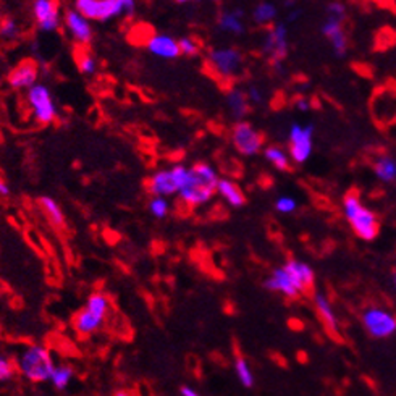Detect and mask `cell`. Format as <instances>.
Returning a JSON list of instances; mask_svg holds the SVG:
<instances>
[{
	"label": "cell",
	"instance_id": "6da1fadb",
	"mask_svg": "<svg viewBox=\"0 0 396 396\" xmlns=\"http://www.w3.org/2000/svg\"><path fill=\"white\" fill-rule=\"evenodd\" d=\"M218 180L220 178L212 165L204 162L196 164L193 168H189V181L178 191L180 198L191 208L209 203L217 193Z\"/></svg>",
	"mask_w": 396,
	"mask_h": 396
},
{
	"label": "cell",
	"instance_id": "8d00e7d4",
	"mask_svg": "<svg viewBox=\"0 0 396 396\" xmlns=\"http://www.w3.org/2000/svg\"><path fill=\"white\" fill-rule=\"evenodd\" d=\"M180 44V50L181 54H185L188 57H193V55H198L199 52V46L194 39H189V38H183L178 41Z\"/></svg>",
	"mask_w": 396,
	"mask_h": 396
},
{
	"label": "cell",
	"instance_id": "d6986e66",
	"mask_svg": "<svg viewBox=\"0 0 396 396\" xmlns=\"http://www.w3.org/2000/svg\"><path fill=\"white\" fill-rule=\"evenodd\" d=\"M314 306L319 317L322 319V322L325 327H327L328 332L332 333H338L340 330V323H338V317H336V312L333 309L332 303H330L328 298L325 296L323 293H316L314 294Z\"/></svg>",
	"mask_w": 396,
	"mask_h": 396
},
{
	"label": "cell",
	"instance_id": "e0dca14e",
	"mask_svg": "<svg viewBox=\"0 0 396 396\" xmlns=\"http://www.w3.org/2000/svg\"><path fill=\"white\" fill-rule=\"evenodd\" d=\"M283 267L289 272V275H291L293 280L296 282L301 293L306 291V289H309L312 285H314L316 274H314V269H312L309 264L298 261V259H289V261L283 265Z\"/></svg>",
	"mask_w": 396,
	"mask_h": 396
},
{
	"label": "cell",
	"instance_id": "484cf974",
	"mask_svg": "<svg viewBox=\"0 0 396 396\" xmlns=\"http://www.w3.org/2000/svg\"><path fill=\"white\" fill-rule=\"evenodd\" d=\"M279 16V9L272 2H261L256 5L252 11V20L259 26H269L277 20Z\"/></svg>",
	"mask_w": 396,
	"mask_h": 396
},
{
	"label": "cell",
	"instance_id": "9c48e42d",
	"mask_svg": "<svg viewBox=\"0 0 396 396\" xmlns=\"http://www.w3.org/2000/svg\"><path fill=\"white\" fill-rule=\"evenodd\" d=\"M28 100L38 123L47 125V123L54 122L57 115V107L54 100H52L49 87L44 85H34L31 90H28Z\"/></svg>",
	"mask_w": 396,
	"mask_h": 396
},
{
	"label": "cell",
	"instance_id": "60d3db41",
	"mask_svg": "<svg viewBox=\"0 0 396 396\" xmlns=\"http://www.w3.org/2000/svg\"><path fill=\"white\" fill-rule=\"evenodd\" d=\"M294 105H296V109L299 112H309L311 110V102L306 97H298L296 102H294Z\"/></svg>",
	"mask_w": 396,
	"mask_h": 396
},
{
	"label": "cell",
	"instance_id": "30bf717a",
	"mask_svg": "<svg viewBox=\"0 0 396 396\" xmlns=\"http://www.w3.org/2000/svg\"><path fill=\"white\" fill-rule=\"evenodd\" d=\"M76 10L87 20L107 21L123 15L120 0H76Z\"/></svg>",
	"mask_w": 396,
	"mask_h": 396
},
{
	"label": "cell",
	"instance_id": "277c9868",
	"mask_svg": "<svg viewBox=\"0 0 396 396\" xmlns=\"http://www.w3.org/2000/svg\"><path fill=\"white\" fill-rule=\"evenodd\" d=\"M314 133L316 128L309 125H298L294 123L288 133V154L293 164L303 165L309 161L314 152Z\"/></svg>",
	"mask_w": 396,
	"mask_h": 396
},
{
	"label": "cell",
	"instance_id": "83f0119b",
	"mask_svg": "<svg viewBox=\"0 0 396 396\" xmlns=\"http://www.w3.org/2000/svg\"><path fill=\"white\" fill-rule=\"evenodd\" d=\"M235 372L238 380L241 382V385L246 388H251L254 385V374L247 364V360L243 356H238L235 360Z\"/></svg>",
	"mask_w": 396,
	"mask_h": 396
},
{
	"label": "cell",
	"instance_id": "603a6c76",
	"mask_svg": "<svg viewBox=\"0 0 396 396\" xmlns=\"http://www.w3.org/2000/svg\"><path fill=\"white\" fill-rule=\"evenodd\" d=\"M243 16H245V11L241 9L223 11V14L218 16V28H220L223 33L241 36V34L245 33Z\"/></svg>",
	"mask_w": 396,
	"mask_h": 396
},
{
	"label": "cell",
	"instance_id": "836d02e7",
	"mask_svg": "<svg viewBox=\"0 0 396 396\" xmlns=\"http://www.w3.org/2000/svg\"><path fill=\"white\" fill-rule=\"evenodd\" d=\"M149 210L154 217L157 218H165L168 214V203L164 198H152L149 203Z\"/></svg>",
	"mask_w": 396,
	"mask_h": 396
},
{
	"label": "cell",
	"instance_id": "ab89813d",
	"mask_svg": "<svg viewBox=\"0 0 396 396\" xmlns=\"http://www.w3.org/2000/svg\"><path fill=\"white\" fill-rule=\"evenodd\" d=\"M122 4V10H123V15H133L134 14V0H120Z\"/></svg>",
	"mask_w": 396,
	"mask_h": 396
},
{
	"label": "cell",
	"instance_id": "7402d4cb",
	"mask_svg": "<svg viewBox=\"0 0 396 396\" xmlns=\"http://www.w3.org/2000/svg\"><path fill=\"white\" fill-rule=\"evenodd\" d=\"M227 107L230 110V115H232L235 120L243 122V118L250 112V99L246 96V91L238 90V87H233L227 94Z\"/></svg>",
	"mask_w": 396,
	"mask_h": 396
},
{
	"label": "cell",
	"instance_id": "4dcf8cb0",
	"mask_svg": "<svg viewBox=\"0 0 396 396\" xmlns=\"http://www.w3.org/2000/svg\"><path fill=\"white\" fill-rule=\"evenodd\" d=\"M76 63H78V68L82 75H94L97 70V63L94 60V57L86 54V52L80 54V57L76 58Z\"/></svg>",
	"mask_w": 396,
	"mask_h": 396
},
{
	"label": "cell",
	"instance_id": "ac0fdd59",
	"mask_svg": "<svg viewBox=\"0 0 396 396\" xmlns=\"http://www.w3.org/2000/svg\"><path fill=\"white\" fill-rule=\"evenodd\" d=\"M147 189H149V193L154 198L171 196V194L178 193V188H176V185H175L173 176H171L170 170L157 171V173L149 180V183H147Z\"/></svg>",
	"mask_w": 396,
	"mask_h": 396
},
{
	"label": "cell",
	"instance_id": "e575fe53",
	"mask_svg": "<svg viewBox=\"0 0 396 396\" xmlns=\"http://www.w3.org/2000/svg\"><path fill=\"white\" fill-rule=\"evenodd\" d=\"M170 171H171V176H173L176 188H178V191L188 185L189 170L186 167H183V165H175L173 168H170Z\"/></svg>",
	"mask_w": 396,
	"mask_h": 396
},
{
	"label": "cell",
	"instance_id": "d590c367",
	"mask_svg": "<svg viewBox=\"0 0 396 396\" xmlns=\"http://www.w3.org/2000/svg\"><path fill=\"white\" fill-rule=\"evenodd\" d=\"M325 14H327V18L345 21L346 16V7L341 2H330L325 9Z\"/></svg>",
	"mask_w": 396,
	"mask_h": 396
},
{
	"label": "cell",
	"instance_id": "8992f818",
	"mask_svg": "<svg viewBox=\"0 0 396 396\" xmlns=\"http://www.w3.org/2000/svg\"><path fill=\"white\" fill-rule=\"evenodd\" d=\"M209 67L214 70L217 76L230 80L243 72V54L235 47H218L212 49L208 55Z\"/></svg>",
	"mask_w": 396,
	"mask_h": 396
},
{
	"label": "cell",
	"instance_id": "74e56055",
	"mask_svg": "<svg viewBox=\"0 0 396 396\" xmlns=\"http://www.w3.org/2000/svg\"><path fill=\"white\" fill-rule=\"evenodd\" d=\"M246 96H247V99H250V104L259 105V104L264 102V94H262V91L259 90L256 85H252V86L247 87Z\"/></svg>",
	"mask_w": 396,
	"mask_h": 396
},
{
	"label": "cell",
	"instance_id": "5bb4252c",
	"mask_svg": "<svg viewBox=\"0 0 396 396\" xmlns=\"http://www.w3.org/2000/svg\"><path fill=\"white\" fill-rule=\"evenodd\" d=\"M65 25H67L68 33L72 34L73 39L78 44H90L92 39V28L90 20L85 18L78 10H68L65 14Z\"/></svg>",
	"mask_w": 396,
	"mask_h": 396
},
{
	"label": "cell",
	"instance_id": "b9f144b4",
	"mask_svg": "<svg viewBox=\"0 0 396 396\" xmlns=\"http://www.w3.org/2000/svg\"><path fill=\"white\" fill-rule=\"evenodd\" d=\"M301 14H303V11H301L299 9H293V10H289L288 11V15H287V25L288 23H294V21H298L299 20V16H301Z\"/></svg>",
	"mask_w": 396,
	"mask_h": 396
},
{
	"label": "cell",
	"instance_id": "1f68e13d",
	"mask_svg": "<svg viewBox=\"0 0 396 396\" xmlns=\"http://www.w3.org/2000/svg\"><path fill=\"white\" fill-rule=\"evenodd\" d=\"M20 29L14 18H4L0 21V38L4 39H15L18 36Z\"/></svg>",
	"mask_w": 396,
	"mask_h": 396
},
{
	"label": "cell",
	"instance_id": "7c38bea8",
	"mask_svg": "<svg viewBox=\"0 0 396 396\" xmlns=\"http://www.w3.org/2000/svg\"><path fill=\"white\" fill-rule=\"evenodd\" d=\"M265 288L270 289L274 293H280L287 298H298L301 294V289L298 288L296 282L293 280V277L289 275V272L283 267H277L272 272L270 277L265 280Z\"/></svg>",
	"mask_w": 396,
	"mask_h": 396
},
{
	"label": "cell",
	"instance_id": "cb8c5ba5",
	"mask_svg": "<svg viewBox=\"0 0 396 396\" xmlns=\"http://www.w3.org/2000/svg\"><path fill=\"white\" fill-rule=\"evenodd\" d=\"M372 170L378 181L390 185L396 181V159L392 156H380L372 164Z\"/></svg>",
	"mask_w": 396,
	"mask_h": 396
},
{
	"label": "cell",
	"instance_id": "44dd1931",
	"mask_svg": "<svg viewBox=\"0 0 396 396\" xmlns=\"http://www.w3.org/2000/svg\"><path fill=\"white\" fill-rule=\"evenodd\" d=\"M217 193L228 205L232 208H243L246 203V196L245 193L241 191V188L236 185L235 181L228 180V178H220L218 180L217 185Z\"/></svg>",
	"mask_w": 396,
	"mask_h": 396
},
{
	"label": "cell",
	"instance_id": "7a4b0ae2",
	"mask_svg": "<svg viewBox=\"0 0 396 396\" xmlns=\"http://www.w3.org/2000/svg\"><path fill=\"white\" fill-rule=\"evenodd\" d=\"M343 214H345L346 222L350 223L351 230L358 238L364 241H372L377 238L378 235V218L374 214V210H370L365 205L356 193L346 194L343 199Z\"/></svg>",
	"mask_w": 396,
	"mask_h": 396
},
{
	"label": "cell",
	"instance_id": "ffe728a7",
	"mask_svg": "<svg viewBox=\"0 0 396 396\" xmlns=\"http://www.w3.org/2000/svg\"><path fill=\"white\" fill-rule=\"evenodd\" d=\"M102 323H104V319H100L99 316L92 314V312L87 309V307L81 309L80 312H76V314L73 316V321H72V325H73V328L76 330V333H80L82 336L94 333L96 330L102 327Z\"/></svg>",
	"mask_w": 396,
	"mask_h": 396
},
{
	"label": "cell",
	"instance_id": "2e32d148",
	"mask_svg": "<svg viewBox=\"0 0 396 396\" xmlns=\"http://www.w3.org/2000/svg\"><path fill=\"white\" fill-rule=\"evenodd\" d=\"M9 81L15 90H31L38 85V67L33 62H23L10 73Z\"/></svg>",
	"mask_w": 396,
	"mask_h": 396
},
{
	"label": "cell",
	"instance_id": "ba28073f",
	"mask_svg": "<svg viewBox=\"0 0 396 396\" xmlns=\"http://www.w3.org/2000/svg\"><path fill=\"white\" fill-rule=\"evenodd\" d=\"M232 143L241 156H257L264 147V136L247 122H236L232 129Z\"/></svg>",
	"mask_w": 396,
	"mask_h": 396
},
{
	"label": "cell",
	"instance_id": "7dc6e473",
	"mask_svg": "<svg viewBox=\"0 0 396 396\" xmlns=\"http://www.w3.org/2000/svg\"><path fill=\"white\" fill-rule=\"evenodd\" d=\"M393 285H395V289H396V270H395V274H393Z\"/></svg>",
	"mask_w": 396,
	"mask_h": 396
},
{
	"label": "cell",
	"instance_id": "d6a6232c",
	"mask_svg": "<svg viewBox=\"0 0 396 396\" xmlns=\"http://www.w3.org/2000/svg\"><path fill=\"white\" fill-rule=\"evenodd\" d=\"M275 209L285 215L293 214L298 209V200L291 196H280L275 200Z\"/></svg>",
	"mask_w": 396,
	"mask_h": 396
},
{
	"label": "cell",
	"instance_id": "bcb514c9",
	"mask_svg": "<svg viewBox=\"0 0 396 396\" xmlns=\"http://www.w3.org/2000/svg\"><path fill=\"white\" fill-rule=\"evenodd\" d=\"M115 396H133V395L129 392H123V390H122V392H117Z\"/></svg>",
	"mask_w": 396,
	"mask_h": 396
},
{
	"label": "cell",
	"instance_id": "d4e9b609",
	"mask_svg": "<svg viewBox=\"0 0 396 396\" xmlns=\"http://www.w3.org/2000/svg\"><path fill=\"white\" fill-rule=\"evenodd\" d=\"M264 157L270 165H274L277 170L288 171L291 168V159H289L288 151L282 149L280 146H267L264 149Z\"/></svg>",
	"mask_w": 396,
	"mask_h": 396
},
{
	"label": "cell",
	"instance_id": "52a82bcc",
	"mask_svg": "<svg viewBox=\"0 0 396 396\" xmlns=\"http://www.w3.org/2000/svg\"><path fill=\"white\" fill-rule=\"evenodd\" d=\"M288 25L285 21L275 23L274 26L269 28L262 43V52L265 57L270 58V62L275 67H280L282 62L288 55Z\"/></svg>",
	"mask_w": 396,
	"mask_h": 396
},
{
	"label": "cell",
	"instance_id": "4316f807",
	"mask_svg": "<svg viewBox=\"0 0 396 396\" xmlns=\"http://www.w3.org/2000/svg\"><path fill=\"white\" fill-rule=\"evenodd\" d=\"M39 204L41 208H43L44 214L49 218L50 223L57 228H63L65 227V217H63V212L60 209V205H58L54 199L49 198V196H43L39 199Z\"/></svg>",
	"mask_w": 396,
	"mask_h": 396
},
{
	"label": "cell",
	"instance_id": "9a60e30c",
	"mask_svg": "<svg viewBox=\"0 0 396 396\" xmlns=\"http://www.w3.org/2000/svg\"><path fill=\"white\" fill-rule=\"evenodd\" d=\"M322 34L328 39L330 46L335 52L336 57H345L348 52V38L345 29H343V21L325 18L322 23Z\"/></svg>",
	"mask_w": 396,
	"mask_h": 396
},
{
	"label": "cell",
	"instance_id": "7bdbcfd3",
	"mask_svg": "<svg viewBox=\"0 0 396 396\" xmlns=\"http://www.w3.org/2000/svg\"><path fill=\"white\" fill-rule=\"evenodd\" d=\"M180 393H181V396H200V395L196 392V390H193V388H189V387H181Z\"/></svg>",
	"mask_w": 396,
	"mask_h": 396
},
{
	"label": "cell",
	"instance_id": "8fae6325",
	"mask_svg": "<svg viewBox=\"0 0 396 396\" xmlns=\"http://www.w3.org/2000/svg\"><path fill=\"white\" fill-rule=\"evenodd\" d=\"M33 11L41 31L52 33L60 26V14L55 0H34Z\"/></svg>",
	"mask_w": 396,
	"mask_h": 396
},
{
	"label": "cell",
	"instance_id": "4fadbf2b",
	"mask_svg": "<svg viewBox=\"0 0 396 396\" xmlns=\"http://www.w3.org/2000/svg\"><path fill=\"white\" fill-rule=\"evenodd\" d=\"M146 46L152 55L165 58V60H173V58L181 55L178 41L167 36V34H152Z\"/></svg>",
	"mask_w": 396,
	"mask_h": 396
},
{
	"label": "cell",
	"instance_id": "f6af8a7d",
	"mask_svg": "<svg viewBox=\"0 0 396 396\" xmlns=\"http://www.w3.org/2000/svg\"><path fill=\"white\" fill-rule=\"evenodd\" d=\"M189 2H200V0H176V4H189Z\"/></svg>",
	"mask_w": 396,
	"mask_h": 396
},
{
	"label": "cell",
	"instance_id": "3957f363",
	"mask_svg": "<svg viewBox=\"0 0 396 396\" xmlns=\"http://www.w3.org/2000/svg\"><path fill=\"white\" fill-rule=\"evenodd\" d=\"M20 369L29 380L46 382V380H50L55 368L50 359V354L46 348L31 346L21 356Z\"/></svg>",
	"mask_w": 396,
	"mask_h": 396
},
{
	"label": "cell",
	"instance_id": "f1b7e54d",
	"mask_svg": "<svg viewBox=\"0 0 396 396\" xmlns=\"http://www.w3.org/2000/svg\"><path fill=\"white\" fill-rule=\"evenodd\" d=\"M86 307L92 314L99 316L100 319H105L109 312V298L104 296V294H92V296L87 299Z\"/></svg>",
	"mask_w": 396,
	"mask_h": 396
},
{
	"label": "cell",
	"instance_id": "f546056e",
	"mask_svg": "<svg viewBox=\"0 0 396 396\" xmlns=\"http://www.w3.org/2000/svg\"><path fill=\"white\" fill-rule=\"evenodd\" d=\"M73 377V369L70 365H58L54 369V374H52V383L57 390H65L68 387L70 380Z\"/></svg>",
	"mask_w": 396,
	"mask_h": 396
},
{
	"label": "cell",
	"instance_id": "ee69618b",
	"mask_svg": "<svg viewBox=\"0 0 396 396\" xmlns=\"http://www.w3.org/2000/svg\"><path fill=\"white\" fill-rule=\"evenodd\" d=\"M10 194V186L4 180H0V196H9Z\"/></svg>",
	"mask_w": 396,
	"mask_h": 396
},
{
	"label": "cell",
	"instance_id": "5b68a950",
	"mask_svg": "<svg viewBox=\"0 0 396 396\" xmlns=\"http://www.w3.org/2000/svg\"><path fill=\"white\" fill-rule=\"evenodd\" d=\"M365 333L375 340L390 338L396 333V316L385 307H368L360 316Z\"/></svg>",
	"mask_w": 396,
	"mask_h": 396
},
{
	"label": "cell",
	"instance_id": "f35d334b",
	"mask_svg": "<svg viewBox=\"0 0 396 396\" xmlns=\"http://www.w3.org/2000/svg\"><path fill=\"white\" fill-rule=\"evenodd\" d=\"M14 375V368L7 359L0 358V380H9Z\"/></svg>",
	"mask_w": 396,
	"mask_h": 396
}]
</instances>
